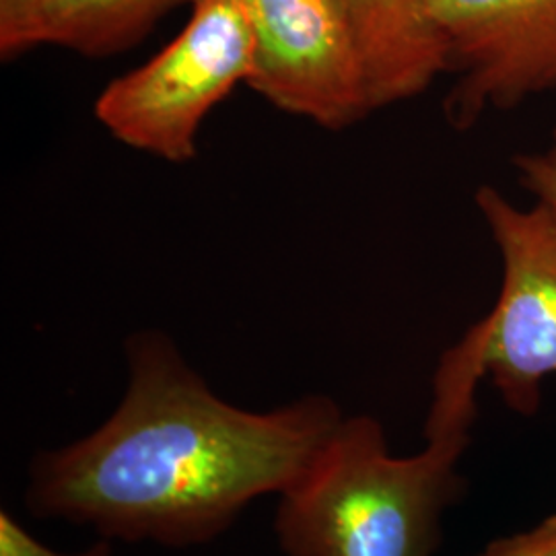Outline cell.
<instances>
[{
  "label": "cell",
  "instance_id": "obj_1",
  "mask_svg": "<svg viewBox=\"0 0 556 556\" xmlns=\"http://www.w3.org/2000/svg\"><path fill=\"white\" fill-rule=\"evenodd\" d=\"M128 388L91 435L34 457L25 505L101 538L194 546L262 495L282 493L342 422L312 394L268 413L217 396L172 338L126 342Z\"/></svg>",
  "mask_w": 556,
  "mask_h": 556
},
{
  "label": "cell",
  "instance_id": "obj_2",
  "mask_svg": "<svg viewBox=\"0 0 556 556\" xmlns=\"http://www.w3.org/2000/svg\"><path fill=\"white\" fill-rule=\"evenodd\" d=\"M477 390L433 381L427 447L390 454L379 420L342 418L280 493L275 532L287 556H431L441 516L464 491Z\"/></svg>",
  "mask_w": 556,
  "mask_h": 556
},
{
  "label": "cell",
  "instance_id": "obj_3",
  "mask_svg": "<svg viewBox=\"0 0 556 556\" xmlns=\"http://www.w3.org/2000/svg\"><path fill=\"white\" fill-rule=\"evenodd\" d=\"M252 68L243 0H200L176 40L101 91L96 118L130 149L172 163L194 160L202 122Z\"/></svg>",
  "mask_w": 556,
  "mask_h": 556
},
{
  "label": "cell",
  "instance_id": "obj_4",
  "mask_svg": "<svg viewBox=\"0 0 556 556\" xmlns=\"http://www.w3.org/2000/svg\"><path fill=\"white\" fill-rule=\"evenodd\" d=\"M477 206L503 282L493 312L459 344L511 410L534 415L542 381L556 376V213L542 202L521 208L495 186L478 188Z\"/></svg>",
  "mask_w": 556,
  "mask_h": 556
},
{
  "label": "cell",
  "instance_id": "obj_5",
  "mask_svg": "<svg viewBox=\"0 0 556 556\" xmlns=\"http://www.w3.org/2000/svg\"><path fill=\"white\" fill-rule=\"evenodd\" d=\"M254 34L248 87L278 110L340 130L374 103L340 0H243Z\"/></svg>",
  "mask_w": 556,
  "mask_h": 556
},
{
  "label": "cell",
  "instance_id": "obj_6",
  "mask_svg": "<svg viewBox=\"0 0 556 556\" xmlns=\"http://www.w3.org/2000/svg\"><path fill=\"white\" fill-rule=\"evenodd\" d=\"M429 11L456 73L443 101L452 128L556 91V0H429Z\"/></svg>",
  "mask_w": 556,
  "mask_h": 556
},
{
  "label": "cell",
  "instance_id": "obj_7",
  "mask_svg": "<svg viewBox=\"0 0 556 556\" xmlns=\"http://www.w3.org/2000/svg\"><path fill=\"white\" fill-rule=\"evenodd\" d=\"M200 0H4L0 56L15 59L38 46H60L87 59L130 50L174 9Z\"/></svg>",
  "mask_w": 556,
  "mask_h": 556
},
{
  "label": "cell",
  "instance_id": "obj_8",
  "mask_svg": "<svg viewBox=\"0 0 556 556\" xmlns=\"http://www.w3.org/2000/svg\"><path fill=\"white\" fill-rule=\"evenodd\" d=\"M357 41L374 110L413 100L447 73L429 0H340Z\"/></svg>",
  "mask_w": 556,
  "mask_h": 556
},
{
  "label": "cell",
  "instance_id": "obj_9",
  "mask_svg": "<svg viewBox=\"0 0 556 556\" xmlns=\"http://www.w3.org/2000/svg\"><path fill=\"white\" fill-rule=\"evenodd\" d=\"M511 163L521 188L556 213V126L546 147L519 153Z\"/></svg>",
  "mask_w": 556,
  "mask_h": 556
},
{
  "label": "cell",
  "instance_id": "obj_10",
  "mask_svg": "<svg viewBox=\"0 0 556 556\" xmlns=\"http://www.w3.org/2000/svg\"><path fill=\"white\" fill-rule=\"evenodd\" d=\"M0 556H114L112 540L100 542L80 555H60L31 536L9 511H0Z\"/></svg>",
  "mask_w": 556,
  "mask_h": 556
},
{
  "label": "cell",
  "instance_id": "obj_11",
  "mask_svg": "<svg viewBox=\"0 0 556 556\" xmlns=\"http://www.w3.org/2000/svg\"><path fill=\"white\" fill-rule=\"evenodd\" d=\"M478 556H556V514L528 532L498 538Z\"/></svg>",
  "mask_w": 556,
  "mask_h": 556
},
{
  "label": "cell",
  "instance_id": "obj_12",
  "mask_svg": "<svg viewBox=\"0 0 556 556\" xmlns=\"http://www.w3.org/2000/svg\"><path fill=\"white\" fill-rule=\"evenodd\" d=\"M0 2H4V0H0Z\"/></svg>",
  "mask_w": 556,
  "mask_h": 556
}]
</instances>
